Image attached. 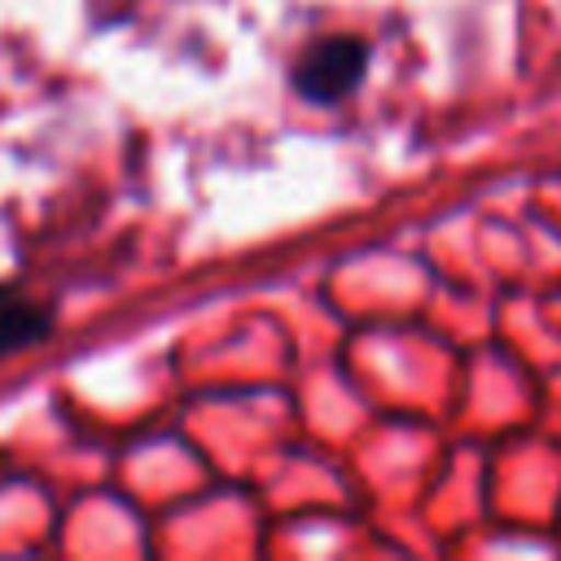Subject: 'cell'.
Returning a JSON list of instances; mask_svg holds the SVG:
<instances>
[{"label": "cell", "mask_w": 561, "mask_h": 561, "mask_svg": "<svg viewBox=\"0 0 561 561\" xmlns=\"http://www.w3.org/2000/svg\"><path fill=\"white\" fill-rule=\"evenodd\" d=\"M364 66H368V44L355 35H333L302 53V61L294 66V83L307 101L333 105L359 88Z\"/></svg>", "instance_id": "6da1fadb"}, {"label": "cell", "mask_w": 561, "mask_h": 561, "mask_svg": "<svg viewBox=\"0 0 561 561\" xmlns=\"http://www.w3.org/2000/svg\"><path fill=\"white\" fill-rule=\"evenodd\" d=\"M48 329H53L48 307H39L18 289H0V359L35 346L39 337H48Z\"/></svg>", "instance_id": "7a4b0ae2"}]
</instances>
